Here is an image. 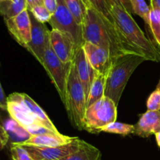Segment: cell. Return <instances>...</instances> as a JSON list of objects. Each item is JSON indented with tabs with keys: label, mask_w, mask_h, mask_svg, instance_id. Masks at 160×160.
Wrapping results in <instances>:
<instances>
[{
	"label": "cell",
	"mask_w": 160,
	"mask_h": 160,
	"mask_svg": "<svg viewBox=\"0 0 160 160\" xmlns=\"http://www.w3.org/2000/svg\"><path fill=\"white\" fill-rule=\"evenodd\" d=\"M111 12L125 43L134 52L147 61L160 62V50L156 44L145 36L132 15L116 2L110 0Z\"/></svg>",
	"instance_id": "1"
},
{
	"label": "cell",
	"mask_w": 160,
	"mask_h": 160,
	"mask_svg": "<svg viewBox=\"0 0 160 160\" xmlns=\"http://www.w3.org/2000/svg\"><path fill=\"white\" fill-rule=\"evenodd\" d=\"M7 110L11 117L26 131L38 125L59 133L45 111L27 94L14 92L9 95L7 97Z\"/></svg>",
	"instance_id": "2"
},
{
	"label": "cell",
	"mask_w": 160,
	"mask_h": 160,
	"mask_svg": "<svg viewBox=\"0 0 160 160\" xmlns=\"http://www.w3.org/2000/svg\"><path fill=\"white\" fill-rule=\"evenodd\" d=\"M145 61H147L145 57L135 52H126L112 58L106 80L105 96L118 106L128 80L137 67Z\"/></svg>",
	"instance_id": "3"
},
{
	"label": "cell",
	"mask_w": 160,
	"mask_h": 160,
	"mask_svg": "<svg viewBox=\"0 0 160 160\" xmlns=\"http://www.w3.org/2000/svg\"><path fill=\"white\" fill-rule=\"evenodd\" d=\"M64 106L72 125L79 131L84 130V119L87 109V95L77 75L73 62L68 69Z\"/></svg>",
	"instance_id": "4"
},
{
	"label": "cell",
	"mask_w": 160,
	"mask_h": 160,
	"mask_svg": "<svg viewBox=\"0 0 160 160\" xmlns=\"http://www.w3.org/2000/svg\"><path fill=\"white\" fill-rule=\"evenodd\" d=\"M82 34L84 42H89L109 50L112 58L121 55L116 48L102 19L92 6L87 7V12L82 23Z\"/></svg>",
	"instance_id": "5"
},
{
	"label": "cell",
	"mask_w": 160,
	"mask_h": 160,
	"mask_svg": "<svg viewBox=\"0 0 160 160\" xmlns=\"http://www.w3.org/2000/svg\"><path fill=\"white\" fill-rule=\"evenodd\" d=\"M117 106L104 96L87 108L84 115V131L92 134L101 132L102 128L117 121Z\"/></svg>",
	"instance_id": "6"
},
{
	"label": "cell",
	"mask_w": 160,
	"mask_h": 160,
	"mask_svg": "<svg viewBox=\"0 0 160 160\" xmlns=\"http://www.w3.org/2000/svg\"><path fill=\"white\" fill-rule=\"evenodd\" d=\"M70 63L67 65L62 63L59 58L56 56L54 52L52 50L50 43L48 44L41 64L43 66L48 77L54 84L63 105L65 104L66 102L67 73Z\"/></svg>",
	"instance_id": "7"
},
{
	"label": "cell",
	"mask_w": 160,
	"mask_h": 160,
	"mask_svg": "<svg viewBox=\"0 0 160 160\" xmlns=\"http://www.w3.org/2000/svg\"><path fill=\"white\" fill-rule=\"evenodd\" d=\"M52 29L66 32L70 34L74 40L77 47L83 46L82 26L80 25L65 5L63 0H58V6L48 21Z\"/></svg>",
	"instance_id": "8"
},
{
	"label": "cell",
	"mask_w": 160,
	"mask_h": 160,
	"mask_svg": "<svg viewBox=\"0 0 160 160\" xmlns=\"http://www.w3.org/2000/svg\"><path fill=\"white\" fill-rule=\"evenodd\" d=\"M84 141L78 138L67 145L57 147H37L20 144L28 152L33 160H59L78 151L84 145Z\"/></svg>",
	"instance_id": "9"
},
{
	"label": "cell",
	"mask_w": 160,
	"mask_h": 160,
	"mask_svg": "<svg viewBox=\"0 0 160 160\" xmlns=\"http://www.w3.org/2000/svg\"><path fill=\"white\" fill-rule=\"evenodd\" d=\"M49 43L52 50L62 63L67 65L72 62L78 47L70 34L52 29L49 33Z\"/></svg>",
	"instance_id": "10"
},
{
	"label": "cell",
	"mask_w": 160,
	"mask_h": 160,
	"mask_svg": "<svg viewBox=\"0 0 160 160\" xmlns=\"http://www.w3.org/2000/svg\"><path fill=\"white\" fill-rule=\"evenodd\" d=\"M29 14L31 21V38L25 48L42 63L45 50L49 44L50 31L45 23L38 21L30 12Z\"/></svg>",
	"instance_id": "11"
},
{
	"label": "cell",
	"mask_w": 160,
	"mask_h": 160,
	"mask_svg": "<svg viewBox=\"0 0 160 160\" xmlns=\"http://www.w3.org/2000/svg\"><path fill=\"white\" fill-rule=\"evenodd\" d=\"M7 29L21 46L26 48L31 38V21L29 11L25 9L18 15L5 20Z\"/></svg>",
	"instance_id": "12"
},
{
	"label": "cell",
	"mask_w": 160,
	"mask_h": 160,
	"mask_svg": "<svg viewBox=\"0 0 160 160\" xmlns=\"http://www.w3.org/2000/svg\"><path fill=\"white\" fill-rule=\"evenodd\" d=\"M83 48L94 70L99 73L108 74L112 66L110 51L89 42H84Z\"/></svg>",
	"instance_id": "13"
},
{
	"label": "cell",
	"mask_w": 160,
	"mask_h": 160,
	"mask_svg": "<svg viewBox=\"0 0 160 160\" xmlns=\"http://www.w3.org/2000/svg\"><path fill=\"white\" fill-rule=\"evenodd\" d=\"M72 62L74 65L79 81H81V84L84 87L88 98V95L94 78H95L96 71L94 70L89 62L83 46L77 48Z\"/></svg>",
	"instance_id": "14"
},
{
	"label": "cell",
	"mask_w": 160,
	"mask_h": 160,
	"mask_svg": "<svg viewBox=\"0 0 160 160\" xmlns=\"http://www.w3.org/2000/svg\"><path fill=\"white\" fill-rule=\"evenodd\" d=\"M0 128L7 134L10 145L23 143L31 137L30 133L11 117L7 108L0 107Z\"/></svg>",
	"instance_id": "15"
},
{
	"label": "cell",
	"mask_w": 160,
	"mask_h": 160,
	"mask_svg": "<svg viewBox=\"0 0 160 160\" xmlns=\"http://www.w3.org/2000/svg\"><path fill=\"white\" fill-rule=\"evenodd\" d=\"M159 131L160 111L147 110L134 125V134L141 138H148Z\"/></svg>",
	"instance_id": "16"
},
{
	"label": "cell",
	"mask_w": 160,
	"mask_h": 160,
	"mask_svg": "<svg viewBox=\"0 0 160 160\" xmlns=\"http://www.w3.org/2000/svg\"><path fill=\"white\" fill-rule=\"evenodd\" d=\"M77 138V137L63 135L61 133H48L31 135L28 141L21 144L37 147H57L70 143Z\"/></svg>",
	"instance_id": "17"
},
{
	"label": "cell",
	"mask_w": 160,
	"mask_h": 160,
	"mask_svg": "<svg viewBox=\"0 0 160 160\" xmlns=\"http://www.w3.org/2000/svg\"><path fill=\"white\" fill-rule=\"evenodd\" d=\"M107 76L108 74H103L98 72L95 73V78L88 95L87 108L105 96V88H106Z\"/></svg>",
	"instance_id": "18"
},
{
	"label": "cell",
	"mask_w": 160,
	"mask_h": 160,
	"mask_svg": "<svg viewBox=\"0 0 160 160\" xmlns=\"http://www.w3.org/2000/svg\"><path fill=\"white\" fill-rule=\"evenodd\" d=\"M28 9L26 0H0V16L4 20L18 15Z\"/></svg>",
	"instance_id": "19"
},
{
	"label": "cell",
	"mask_w": 160,
	"mask_h": 160,
	"mask_svg": "<svg viewBox=\"0 0 160 160\" xmlns=\"http://www.w3.org/2000/svg\"><path fill=\"white\" fill-rule=\"evenodd\" d=\"M102 154L99 149L91 144L84 142L80 149L59 160H101Z\"/></svg>",
	"instance_id": "20"
},
{
	"label": "cell",
	"mask_w": 160,
	"mask_h": 160,
	"mask_svg": "<svg viewBox=\"0 0 160 160\" xmlns=\"http://www.w3.org/2000/svg\"><path fill=\"white\" fill-rule=\"evenodd\" d=\"M65 5L76 21L82 26L87 12V6L83 0H63Z\"/></svg>",
	"instance_id": "21"
},
{
	"label": "cell",
	"mask_w": 160,
	"mask_h": 160,
	"mask_svg": "<svg viewBox=\"0 0 160 160\" xmlns=\"http://www.w3.org/2000/svg\"><path fill=\"white\" fill-rule=\"evenodd\" d=\"M101 132L110 133V134H117L121 135L127 136L128 134H134V125L128 124V123H120V122H114L109 123L107 126L102 128Z\"/></svg>",
	"instance_id": "22"
},
{
	"label": "cell",
	"mask_w": 160,
	"mask_h": 160,
	"mask_svg": "<svg viewBox=\"0 0 160 160\" xmlns=\"http://www.w3.org/2000/svg\"><path fill=\"white\" fill-rule=\"evenodd\" d=\"M134 14L139 16L145 21V24L149 27L151 8L148 6L145 0H131Z\"/></svg>",
	"instance_id": "23"
},
{
	"label": "cell",
	"mask_w": 160,
	"mask_h": 160,
	"mask_svg": "<svg viewBox=\"0 0 160 160\" xmlns=\"http://www.w3.org/2000/svg\"><path fill=\"white\" fill-rule=\"evenodd\" d=\"M149 29L153 36L156 45L160 50V10L151 9L150 12Z\"/></svg>",
	"instance_id": "24"
},
{
	"label": "cell",
	"mask_w": 160,
	"mask_h": 160,
	"mask_svg": "<svg viewBox=\"0 0 160 160\" xmlns=\"http://www.w3.org/2000/svg\"><path fill=\"white\" fill-rule=\"evenodd\" d=\"M28 11L34 16V17L38 21L42 23H48L52 16V14L44 6V5L34 6Z\"/></svg>",
	"instance_id": "25"
},
{
	"label": "cell",
	"mask_w": 160,
	"mask_h": 160,
	"mask_svg": "<svg viewBox=\"0 0 160 160\" xmlns=\"http://www.w3.org/2000/svg\"><path fill=\"white\" fill-rule=\"evenodd\" d=\"M10 152L12 160H33L28 152L20 144H11Z\"/></svg>",
	"instance_id": "26"
},
{
	"label": "cell",
	"mask_w": 160,
	"mask_h": 160,
	"mask_svg": "<svg viewBox=\"0 0 160 160\" xmlns=\"http://www.w3.org/2000/svg\"><path fill=\"white\" fill-rule=\"evenodd\" d=\"M147 109L148 111H160V84L156 90L148 97L147 101Z\"/></svg>",
	"instance_id": "27"
},
{
	"label": "cell",
	"mask_w": 160,
	"mask_h": 160,
	"mask_svg": "<svg viewBox=\"0 0 160 160\" xmlns=\"http://www.w3.org/2000/svg\"><path fill=\"white\" fill-rule=\"evenodd\" d=\"M43 5L52 14H53L57 9L58 0H43Z\"/></svg>",
	"instance_id": "28"
},
{
	"label": "cell",
	"mask_w": 160,
	"mask_h": 160,
	"mask_svg": "<svg viewBox=\"0 0 160 160\" xmlns=\"http://www.w3.org/2000/svg\"><path fill=\"white\" fill-rule=\"evenodd\" d=\"M112 1L116 2L117 3L120 4V6H123L130 14L133 15L134 14V12H133L132 6H131V0H112Z\"/></svg>",
	"instance_id": "29"
},
{
	"label": "cell",
	"mask_w": 160,
	"mask_h": 160,
	"mask_svg": "<svg viewBox=\"0 0 160 160\" xmlns=\"http://www.w3.org/2000/svg\"><path fill=\"white\" fill-rule=\"evenodd\" d=\"M9 143V137L3 129L0 128V150Z\"/></svg>",
	"instance_id": "30"
},
{
	"label": "cell",
	"mask_w": 160,
	"mask_h": 160,
	"mask_svg": "<svg viewBox=\"0 0 160 160\" xmlns=\"http://www.w3.org/2000/svg\"><path fill=\"white\" fill-rule=\"evenodd\" d=\"M0 107L7 108V98L5 95L1 83H0Z\"/></svg>",
	"instance_id": "31"
},
{
	"label": "cell",
	"mask_w": 160,
	"mask_h": 160,
	"mask_svg": "<svg viewBox=\"0 0 160 160\" xmlns=\"http://www.w3.org/2000/svg\"><path fill=\"white\" fill-rule=\"evenodd\" d=\"M28 10L32 9L33 7L40 5H43V0H26Z\"/></svg>",
	"instance_id": "32"
},
{
	"label": "cell",
	"mask_w": 160,
	"mask_h": 160,
	"mask_svg": "<svg viewBox=\"0 0 160 160\" xmlns=\"http://www.w3.org/2000/svg\"><path fill=\"white\" fill-rule=\"evenodd\" d=\"M150 8L151 9L160 10V0H150Z\"/></svg>",
	"instance_id": "33"
},
{
	"label": "cell",
	"mask_w": 160,
	"mask_h": 160,
	"mask_svg": "<svg viewBox=\"0 0 160 160\" xmlns=\"http://www.w3.org/2000/svg\"><path fill=\"white\" fill-rule=\"evenodd\" d=\"M155 136H156V142H157L158 146L160 148V131L159 132L156 133V134H155Z\"/></svg>",
	"instance_id": "34"
},
{
	"label": "cell",
	"mask_w": 160,
	"mask_h": 160,
	"mask_svg": "<svg viewBox=\"0 0 160 160\" xmlns=\"http://www.w3.org/2000/svg\"><path fill=\"white\" fill-rule=\"evenodd\" d=\"M83 1L84 2V3H85V4H86L87 7H88V6H89V4H88V0H83Z\"/></svg>",
	"instance_id": "35"
},
{
	"label": "cell",
	"mask_w": 160,
	"mask_h": 160,
	"mask_svg": "<svg viewBox=\"0 0 160 160\" xmlns=\"http://www.w3.org/2000/svg\"><path fill=\"white\" fill-rule=\"evenodd\" d=\"M159 84H160V81H159Z\"/></svg>",
	"instance_id": "36"
}]
</instances>
